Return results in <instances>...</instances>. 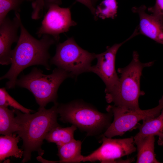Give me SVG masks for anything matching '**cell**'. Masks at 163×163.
<instances>
[{
  "instance_id": "cell-5",
  "label": "cell",
  "mask_w": 163,
  "mask_h": 163,
  "mask_svg": "<svg viewBox=\"0 0 163 163\" xmlns=\"http://www.w3.org/2000/svg\"><path fill=\"white\" fill-rule=\"evenodd\" d=\"M69 77L72 78L70 73L59 68H56L48 75L34 68L29 73L17 79L16 85L28 90L34 95L39 108L45 107L49 102H57L58 88L63 82Z\"/></svg>"
},
{
  "instance_id": "cell-7",
  "label": "cell",
  "mask_w": 163,
  "mask_h": 163,
  "mask_svg": "<svg viewBox=\"0 0 163 163\" xmlns=\"http://www.w3.org/2000/svg\"><path fill=\"white\" fill-rule=\"evenodd\" d=\"M158 102L156 107L145 110H126L114 105L108 106L106 110L112 113L114 119L102 136L110 138L122 136L127 131L133 129L140 121L157 117L163 109V95Z\"/></svg>"
},
{
  "instance_id": "cell-18",
  "label": "cell",
  "mask_w": 163,
  "mask_h": 163,
  "mask_svg": "<svg viewBox=\"0 0 163 163\" xmlns=\"http://www.w3.org/2000/svg\"><path fill=\"white\" fill-rule=\"evenodd\" d=\"M14 109L10 110L8 107L0 106V134L6 135L15 133L18 130Z\"/></svg>"
},
{
  "instance_id": "cell-21",
  "label": "cell",
  "mask_w": 163,
  "mask_h": 163,
  "mask_svg": "<svg viewBox=\"0 0 163 163\" xmlns=\"http://www.w3.org/2000/svg\"><path fill=\"white\" fill-rule=\"evenodd\" d=\"M26 0H0V23L11 11L15 12L21 11V6Z\"/></svg>"
},
{
  "instance_id": "cell-20",
  "label": "cell",
  "mask_w": 163,
  "mask_h": 163,
  "mask_svg": "<svg viewBox=\"0 0 163 163\" xmlns=\"http://www.w3.org/2000/svg\"><path fill=\"white\" fill-rule=\"evenodd\" d=\"M0 106L5 107L10 106L24 113L34 112L32 110L24 107L14 100L9 94L5 87L0 89Z\"/></svg>"
},
{
  "instance_id": "cell-25",
  "label": "cell",
  "mask_w": 163,
  "mask_h": 163,
  "mask_svg": "<svg viewBox=\"0 0 163 163\" xmlns=\"http://www.w3.org/2000/svg\"><path fill=\"white\" fill-rule=\"evenodd\" d=\"M158 143L159 145L163 146V140H158Z\"/></svg>"
},
{
  "instance_id": "cell-13",
  "label": "cell",
  "mask_w": 163,
  "mask_h": 163,
  "mask_svg": "<svg viewBox=\"0 0 163 163\" xmlns=\"http://www.w3.org/2000/svg\"><path fill=\"white\" fill-rule=\"evenodd\" d=\"M149 135L134 140L137 150V163H159L155 153V137Z\"/></svg>"
},
{
  "instance_id": "cell-23",
  "label": "cell",
  "mask_w": 163,
  "mask_h": 163,
  "mask_svg": "<svg viewBox=\"0 0 163 163\" xmlns=\"http://www.w3.org/2000/svg\"><path fill=\"white\" fill-rule=\"evenodd\" d=\"M148 10L152 14L163 15V0H156L154 5L148 8Z\"/></svg>"
},
{
  "instance_id": "cell-11",
  "label": "cell",
  "mask_w": 163,
  "mask_h": 163,
  "mask_svg": "<svg viewBox=\"0 0 163 163\" xmlns=\"http://www.w3.org/2000/svg\"><path fill=\"white\" fill-rule=\"evenodd\" d=\"M21 21L19 13L15 12L13 19L7 16L0 23V63L2 65L11 64V46L19 40L18 33Z\"/></svg>"
},
{
  "instance_id": "cell-1",
  "label": "cell",
  "mask_w": 163,
  "mask_h": 163,
  "mask_svg": "<svg viewBox=\"0 0 163 163\" xmlns=\"http://www.w3.org/2000/svg\"><path fill=\"white\" fill-rule=\"evenodd\" d=\"M20 29L19 40L11 51V67L0 78L1 80H8L6 83L8 89L14 88L18 76L27 67L41 65L47 70H50L49 50L51 45L57 42L53 37L48 34L43 35L40 39H36L29 33L22 21Z\"/></svg>"
},
{
  "instance_id": "cell-27",
  "label": "cell",
  "mask_w": 163,
  "mask_h": 163,
  "mask_svg": "<svg viewBox=\"0 0 163 163\" xmlns=\"http://www.w3.org/2000/svg\"><path fill=\"white\" fill-rule=\"evenodd\" d=\"M99 0H92L93 3L95 4V3Z\"/></svg>"
},
{
  "instance_id": "cell-12",
  "label": "cell",
  "mask_w": 163,
  "mask_h": 163,
  "mask_svg": "<svg viewBox=\"0 0 163 163\" xmlns=\"http://www.w3.org/2000/svg\"><path fill=\"white\" fill-rule=\"evenodd\" d=\"M144 5L132 8V11L137 14L139 23L138 26L139 34H142L163 45V15L149 14Z\"/></svg>"
},
{
  "instance_id": "cell-6",
  "label": "cell",
  "mask_w": 163,
  "mask_h": 163,
  "mask_svg": "<svg viewBox=\"0 0 163 163\" xmlns=\"http://www.w3.org/2000/svg\"><path fill=\"white\" fill-rule=\"evenodd\" d=\"M96 56V54L81 47L71 37L57 45L56 54L50 62L69 72L72 78H76L82 73L89 72Z\"/></svg>"
},
{
  "instance_id": "cell-22",
  "label": "cell",
  "mask_w": 163,
  "mask_h": 163,
  "mask_svg": "<svg viewBox=\"0 0 163 163\" xmlns=\"http://www.w3.org/2000/svg\"><path fill=\"white\" fill-rule=\"evenodd\" d=\"M44 0H35L32 3L33 11L31 13V18L34 20H38L43 16L44 9Z\"/></svg>"
},
{
  "instance_id": "cell-8",
  "label": "cell",
  "mask_w": 163,
  "mask_h": 163,
  "mask_svg": "<svg viewBox=\"0 0 163 163\" xmlns=\"http://www.w3.org/2000/svg\"><path fill=\"white\" fill-rule=\"evenodd\" d=\"M62 4L61 0H44L46 12L36 33L38 37L48 34L57 42L61 34L67 32L71 27L77 24L72 19L70 8L61 7Z\"/></svg>"
},
{
  "instance_id": "cell-24",
  "label": "cell",
  "mask_w": 163,
  "mask_h": 163,
  "mask_svg": "<svg viewBox=\"0 0 163 163\" xmlns=\"http://www.w3.org/2000/svg\"><path fill=\"white\" fill-rule=\"evenodd\" d=\"M75 0L87 7L90 10L92 14L94 16L96 8L95 7L94 4L93 3L92 0Z\"/></svg>"
},
{
  "instance_id": "cell-9",
  "label": "cell",
  "mask_w": 163,
  "mask_h": 163,
  "mask_svg": "<svg viewBox=\"0 0 163 163\" xmlns=\"http://www.w3.org/2000/svg\"><path fill=\"white\" fill-rule=\"evenodd\" d=\"M101 137V145L91 154L84 156L83 162H120L123 161L118 159L136 151L133 136L122 139H112L104 136Z\"/></svg>"
},
{
  "instance_id": "cell-10",
  "label": "cell",
  "mask_w": 163,
  "mask_h": 163,
  "mask_svg": "<svg viewBox=\"0 0 163 163\" xmlns=\"http://www.w3.org/2000/svg\"><path fill=\"white\" fill-rule=\"evenodd\" d=\"M139 34L138 30L135 29L133 34L123 42L115 44L111 46H108L105 52L96 54L97 63L90 67L89 72L96 74L102 80L106 86V94L113 91L119 82V77L116 72L115 66L116 55L118 50L124 43Z\"/></svg>"
},
{
  "instance_id": "cell-16",
  "label": "cell",
  "mask_w": 163,
  "mask_h": 163,
  "mask_svg": "<svg viewBox=\"0 0 163 163\" xmlns=\"http://www.w3.org/2000/svg\"><path fill=\"white\" fill-rule=\"evenodd\" d=\"M14 133L10 135L1 136L0 137V161L10 157L21 158L23 151L19 149L18 143L21 138Z\"/></svg>"
},
{
  "instance_id": "cell-26",
  "label": "cell",
  "mask_w": 163,
  "mask_h": 163,
  "mask_svg": "<svg viewBox=\"0 0 163 163\" xmlns=\"http://www.w3.org/2000/svg\"><path fill=\"white\" fill-rule=\"evenodd\" d=\"M35 0H26V1L27 2H31L32 3L33 2L35 1Z\"/></svg>"
},
{
  "instance_id": "cell-3",
  "label": "cell",
  "mask_w": 163,
  "mask_h": 163,
  "mask_svg": "<svg viewBox=\"0 0 163 163\" xmlns=\"http://www.w3.org/2000/svg\"><path fill=\"white\" fill-rule=\"evenodd\" d=\"M154 61L146 63L141 62L139 54L133 52L132 59L129 64L117 71L120 74L119 82L112 92L106 94L105 99L108 103L126 110L140 109L139 99L144 93L140 90V82L143 69L152 66Z\"/></svg>"
},
{
  "instance_id": "cell-4",
  "label": "cell",
  "mask_w": 163,
  "mask_h": 163,
  "mask_svg": "<svg viewBox=\"0 0 163 163\" xmlns=\"http://www.w3.org/2000/svg\"><path fill=\"white\" fill-rule=\"evenodd\" d=\"M57 111L60 121L72 123L86 132L88 136L104 132L112 123L113 116L111 112L102 113L92 106L79 101L59 104Z\"/></svg>"
},
{
  "instance_id": "cell-19",
  "label": "cell",
  "mask_w": 163,
  "mask_h": 163,
  "mask_svg": "<svg viewBox=\"0 0 163 163\" xmlns=\"http://www.w3.org/2000/svg\"><path fill=\"white\" fill-rule=\"evenodd\" d=\"M118 8L116 0H103L95 8L94 18L114 19Z\"/></svg>"
},
{
  "instance_id": "cell-17",
  "label": "cell",
  "mask_w": 163,
  "mask_h": 163,
  "mask_svg": "<svg viewBox=\"0 0 163 163\" xmlns=\"http://www.w3.org/2000/svg\"><path fill=\"white\" fill-rule=\"evenodd\" d=\"M77 129V127L73 125L64 128L58 125L50 130L45 139L49 142L55 143L57 147L60 146L74 139V133Z\"/></svg>"
},
{
  "instance_id": "cell-2",
  "label": "cell",
  "mask_w": 163,
  "mask_h": 163,
  "mask_svg": "<svg viewBox=\"0 0 163 163\" xmlns=\"http://www.w3.org/2000/svg\"><path fill=\"white\" fill-rule=\"evenodd\" d=\"M57 102L50 109L39 108L36 113L31 114L21 112L15 109V121L18 126L15 133L22 140L23 151L22 163L31 159V153L37 152L42 156L44 151L41 148L47 133L54 127L59 125L57 122L58 113Z\"/></svg>"
},
{
  "instance_id": "cell-14",
  "label": "cell",
  "mask_w": 163,
  "mask_h": 163,
  "mask_svg": "<svg viewBox=\"0 0 163 163\" xmlns=\"http://www.w3.org/2000/svg\"><path fill=\"white\" fill-rule=\"evenodd\" d=\"M138 127L139 131L134 136V140L149 135L157 136L158 140H163V109L157 117L144 120Z\"/></svg>"
},
{
  "instance_id": "cell-15",
  "label": "cell",
  "mask_w": 163,
  "mask_h": 163,
  "mask_svg": "<svg viewBox=\"0 0 163 163\" xmlns=\"http://www.w3.org/2000/svg\"><path fill=\"white\" fill-rule=\"evenodd\" d=\"M58 155L60 163H80L84 156L81 153L82 142L75 139L71 142L57 147Z\"/></svg>"
}]
</instances>
